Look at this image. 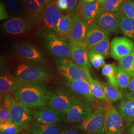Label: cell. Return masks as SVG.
<instances>
[{
    "instance_id": "11",
    "label": "cell",
    "mask_w": 134,
    "mask_h": 134,
    "mask_svg": "<svg viewBox=\"0 0 134 134\" xmlns=\"http://www.w3.org/2000/svg\"><path fill=\"white\" fill-rule=\"evenodd\" d=\"M92 112L90 102L79 98L64 114L65 121L77 124L86 119Z\"/></svg>"
},
{
    "instance_id": "19",
    "label": "cell",
    "mask_w": 134,
    "mask_h": 134,
    "mask_svg": "<svg viewBox=\"0 0 134 134\" xmlns=\"http://www.w3.org/2000/svg\"><path fill=\"white\" fill-rule=\"evenodd\" d=\"M117 110L127 123L134 122V96L128 92H124L117 106Z\"/></svg>"
},
{
    "instance_id": "47",
    "label": "cell",
    "mask_w": 134,
    "mask_h": 134,
    "mask_svg": "<svg viewBox=\"0 0 134 134\" xmlns=\"http://www.w3.org/2000/svg\"><path fill=\"white\" fill-rule=\"evenodd\" d=\"M96 0H80V3H79V10H80V8H81L82 5H85L86 3H91L92 2H94Z\"/></svg>"
},
{
    "instance_id": "48",
    "label": "cell",
    "mask_w": 134,
    "mask_h": 134,
    "mask_svg": "<svg viewBox=\"0 0 134 134\" xmlns=\"http://www.w3.org/2000/svg\"><path fill=\"white\" fill-rule=\"evenodd\" d=\"M98 2V3H99V4L101 5H102L104 3V2L106 0H97Z\"/></svg>"
},
{
    "instance_id": "22",
    "label": "cell",
    "mask_w": 134,
    "mask_h": 134,
    "mask_svg": "<svg viewBox=\"0 0 134 134\" xmlns=\"http://www.w3.org/2000/svg\"><path fill=\"white\" fill-rule=\"evenodd\" d=\"M26 133L30 134H61L62 130L55 125L46 124L32 120L25 128Z\"/></svg>"
},
{
    "instance_id": "39",
    "label": "cell",
    "mask_w": 134,
    "mask_h": 134,
    "mask_svg": "<svg viewBox=\"0 0 134 134\" xmlns=\"http://www.w3.org/2000/svg\"><path fill=\"white\" fill-rule=\"evenodd\" d=\"M21 129L13 124L10 127L1 130V134H18L20 131Z\"/></svg>"
},
{
    "instance_id": "12",
    "label": "cell",
    "mask_w": 134,
    "mask_h": 134,
    "mask_svg": "<svg viewBox=\"0 0 134 134\" xmlns=\"http://www.w3.org/2000/svg\"><path fill=\"white\" fill-rule=\"evenodd\" d=\"M77 98L68 91L57 90L52 93L46 106L64 115Z\"/></svg>"
},
{
    "instance_id": "10",
    "label": "cell",
    "mask_w": 134,
    "mask_h": 134,
    "mask_svg": "<svg viewBox=\"0 0 134 134\" xmlns=\"http://www.w3.org/2000/svg\"><path fill=\"white\" fill-rule=\"evenodd\" d=\"M121 13L112 12L100 7L94 23L105 30L109 34L119 33L121 29Z\"/></svg>"
},
{
    "instance_id": "42",
    "label": "cell",
    "mask_w": 134,
    "mask_h": 134,
    "mask_svg": "<svg viewBox=\"0 0 134 134\" xmlns=\"http://www.w3.org/2000/svg\"><path fill=\"white\" fill-rule=\"evenodd\" d=\"M58 8L62 12H66L68 10V2L67 0H55Z\"/></svg>"
},
{
    "instance_id": "27",
    "label": "cell",
    "mask_w": 134,
    "mask_h": 134,
    "mask_svg": "<svg viewBox=\"0 0 134 134\" xmlns=\"http://www.w3.org/2000/svg\"><path fill=\"white\" fill-rule=\"evenodd\" d=\"M99 82L108 100L112 103L121 99L123 96V93L118 87L113 86L109 83L100 81Z\"/></svg>"
},
{
    "instance_id": "9",
    "label": "cell",
    "mask_w": 134,
    "mask_h": 134,
    "mask_svg": "<svg viewBox=\"0 0 134 134\" xmlns=\"http://www.w3.org/2000/svg\"><path fill=\"white\" fill-rule=\"evenodd\" d=\"M124 119L110 101H106L105 134H123L125 130Z\"/></svg>"
},
{
    "instance_id": "41",
    "label": "cell",
    "mask_w": 134,
    "mask_h": 134,
    "mask_svg": "<svg viewBox=\"0 0 134 134\" xmlns=\"http://www.w3.org/2000/svg\"><path fill=\"white\" fill-rule=\"evenodd\" d=\"M82 132L76 126L68 127L62 130L61 134H81Z\"/></svg>"
},
{
    "instance_id": "36",
    "label": "cell",
    "mask_w": 134,
    "mask_h": 134,
    "mask_svg": "<svg viewBox=\"0 0 134 134\" xmlns=\"http://www.w3.org/2000/svg\"><path fill=\"white\" fill-rule=\"evenodd\" d=\"M121 10L125 16L134 20V0H126L121 7Z\"/></svg>"
},
{
    "instance_id": "46",
    "label": "cell",
    "mask_w": 134,
    "mask_h": 134,
    "mask_svg": "<svg viewBox=\"0 0 134 134\" xmlns=\"http://www.w3.org/2000/svg\"><path fill=\"white\" fill-rule=\"evenodd\" d=\"M128 89L130 91V93H131L134 96V77L131 78L129 86L128 87Z\"/></svg>"
},
{
    "instance_id": "8",
    "label": "cell",
    "mask_w": 134,
    "mask_h": 134,
    "mask_svg": "<svg viewBox=\"0 0 134 134\" xmlns=\"http://www.w3.org/2000/svg\"><path fill=\"white\" fill-rule=\"evenodd\" d=\"M58 70L67 80H84L88 81L90 71L80 66L70 59L59 60L56 62Z\"/></svg>"
},
{
    "instance_id": "17",
    "label": "cell",
    "mask_w": 134,
    "mask_h": 134,
    "mask_svg": "<svg viewBox=\"0 0 134 134\" xmlns=\"http://www.w3.org/2000/svg\"><path fill=\"white\" fill-rule=\"evenodd\" d=\"M109 34L95 23L88 24L86 34L82 42L87 47L89 50L98 43L105 39L109 38Z\"/></svg>"
},
{
    "instance_id": "43",
    "label": "cell",
    "mask_w": 134,
    "mask_h": 134,
    "mask_svg": "<svg viewBox=\"0 0 134 134\" xmlns=\"http://www.w3.org/2000/svg\"><path fill=\"white\" fill-rule=\"evenodd\" d=\"M13 122L12 121H7L0 123V130H3L10 127L11 125L13 124Z\"/></svg>"
},
{
    "instance_id": "35",
    "label": "cell",
    "mask_w": 134,
    "mask_h": 134,
    "mask_svg": "<svg viewBox=\"0 0 134 134\" xmlns=\"http://www.w3.org/2000/svg\"><path fill=\"white\" fill-rule=\"evenodd\" d=\"M89 60L91 65L96 69L103 68L105 65V57L97 53L89 52Z\"/></svg>"
},
{
    "instance_id": "5",
    "label": "cell",
    "mask_w": 134,
    "mask_h": 134,
    "mask_svg": "<svg viewBox=\"0 0 134 134\" xmlns=\"http://www.w3.org/2000/svg\"><path fill=\"white\" fill-rule=\"evenodd\" d=\"M45 47L49 53L59 60L71 58L69 44L53 33H43Z\"/></svg>"
},
{
    "instance_id": "32",
    "label": "cell",
    "mask_w": 134,
    "mask_h": 134,
    "mask_svg": "<svg viewBox=\"0 0 134 134\" xmlns=\"http://www.w3.org/2000/svg\"><path fill=\"white\" fill-rule=\"evenodd\" d=\"M110 43L109 38L105 39L93 46L90 52L97 53L105 58H108L110 55Z\"/></svg>"
},
{
    "instance_id": "4",
    "label": "cell",
    "mask_w": 134,
    "mask_h": 134,
    "mask_svg": "<svg viewBox=\"0 0 134 134\" xmlns=\"http://www.w3.org/2000/svg\"><path fill=\"white\" fill-rule=\"evenodd\" d=\"M105 113L106 103L97 106L91 115L75 126L86 134H104Z\"/></svg>"
},
{
    "instance_id": "6",
    "label": "cell",
    "mask_w": 134,
    "mask_h": 134,
    "mask_svg": "<svg viewBox=\"0 0 134 134\" xmlns=\"http://www.w3.org/2000/svg\"><path fill=\"white\" fill-rule=\"evenodd\" d=\"M14 53L22 61L35 63L46 62L44 53L33 43L21 41L15 43L14 46Z\"/></svg>"
},
{
    "instance_id": "1",
    "label": "cell",
    "mask_w": 134,
    "mask_h": 134,
    "mask_svg": "<svg viewBox=\"0 0 134 134\" xmlns=\"http://www.w3.org/2000/svg\"><path fill=\"white\" fill-rule=\"evenodd\" d=\"M43 84L19 85L14 93V98L29 108L45 106L52 93Z\"/></svg>"
},
{
    "instance_id": "24",
    "label": "cell",
    "mask_w": 134,
    "mask_h": 134,
    "mask_svg": "<svg viewBox=\"0 0 134 134\" xmlns=\"http://www.w3.org/2000/svg\"><path fill=\"white\" fill-rule=\"evenodd\" d=\"M100 5L98 2L96 0L94 2L86 3L81 6L79 11L87 24H91L94 22L100 8Z\"/></svg>"
},
{
    "instance_id": "15",
    "label": "cell",
    "mask_w": 134,
    "mask_h": 134,
    "mask_svg": "<svg viewBox=\"0 0 134 134\" xmlns=\"http://www.w3.org/2000/svg\"><path fill=\"white\" fill-rule=\"evenodd\" d=\"M71 59L77 65L90 71L91 64L89 60L90 50L82 42L74 41L69 44Z\"/></svg>"
},
{
    "instance_id": "31",
    "label": "cell",
    "mask_w": 134,
    "mask_h": 134,
    "mask_svg": "<svg viewBox=\"0 0 134 134\" xmlns=\"http://www.w3.org/2000/svg\"><path fill=\"white\" fill-rule=\"evenodd\" d=\"M117 82L121 90L124 91L128 88L131 80V77L120 66L117 67L116 74Z\"/></svg>"
},
{
    "instance_id": "14",
    "label": "cell",
    "mask_w": 134,
    "mask_h": 134,
    "mask_svg": "<svg viewBox=\"0 0 134 134\" xmlns=\"http://www.w3.org/2000/svg\"><path fill=\"white\" fill-rule=\"evenodd\" d=\"M134 51V43L126 37H116L110 43V56L119 61Z\"/></svg>"
},
{
    "instance_id": "49",
    "label": "cell",
    "mask_w": 134,
    "mask_h": 134,
    "mask_svg": "<svg viewBox=\"0 0 134 134\" xmlns=\"http://www.w3.org/2000/svg\"><path fill=\"white\" fill-rule=\"evenodd\" d=\"M24 134H29V133H24Z\"/></svg>"
},
{
    "instance_id": "2",
    "label": "cell",
    "mask_w": 134,
    "mask_h": 134,
    "mask_svg": "<svg viewBox=\"0 0 134 134\" xmlns=\"http://www.w3.org/2000/svg\"><path fill=\"white\" fill-rule=\"evenodd\" d=\"M37 63L22 61L16 66L14 75L19 85L43 83L50 79V74Z\"/></svg>"
},
{
    "instance_id": "3",
    "label": "cell",
    "mask_w": 134,
    "mask_h": 134,
    "mask_svg": "<svg viewBox=\"0 0 134 134\" xmlns=\"http://www.w3.org/2000/svg\"><path fill=\"white\" fill-rule=\"evenodd\" d=\"M2 104L9 108L13 123L21 129L25 128L33 120L30 108L9 94H5Z\"/></svg>"
},
{
    "instance_id": "18",
    "label": "cell",
    "mask_w": 134,
    "mask_h": 134,
    "mask_svg": "<svg viewBox=\"0 0 134 134\" xmlns=\"http://www.w3.org/2000/svg\"><path fill=\"white\" fill-rule=\"evenodd\" d=\"M24 10L25 18L40 28V19L43 10L37 0H20Z\"/></svg>"
},
{
    "instance_id": "38",
    "label": "cell",
    "mask_w": 134,
    "mask_h": 134,
    "mask_svg": "<svg viewBox=\"0 0 134 134\" xmlns=\"http://www.w3.org/2000/svg\"><path fill=\"white\" fill-rule=\"evenodd\" d=\"M7 121H13L10 111L9 107L1 103L0 108V123Z\"/></svg>"
},
{
    "instance_id": "29",
    "label": "cell",
    "mask_w": 134,
    "mask_h": 134,
    "mask_svg": "<svg viewBox=\"0 0 134 134\" xmlns=\"http://www.w3.org/2000/svg\"><path fill=\"white\" fill-rule=\"evenodd\" d=\"M117 70V67L114 64H107L102 68V73L109 84L118 87L116 79Z\"/></svg>"
},
{
    "instance_id": "30",
    "label": "cell",
    "mask_w": 134,
    "mask_h": 134,
    "mask_svg": "<svg viewBox=\"0 0 134 134\" xmlns=\"http://www.w3.org/2000/svg\"><path fill=\"white\" fill-rule=\"evenodd\" d=\"M88 82L91 86V92L96 99L102 100H108L99 81L94 80L91 75L89 77Z\"/></svg>"
},
{
    "instance_id": "40",
    "label": "cell",
    "mask_w": 134,
    "mask_h": 134,
    "mask_svg": "<svg viewBox=\"0 0 134 134\" xmlns=\"http://www.w3.org/2000/svg\"><path fill=\"white\" fill-rule=\"evenodd\" d=\"M10 17L7 7L3 3H0V20L9 19Z\"/></svg>"
},
{
    "instance_id": "16",
    "label": "cell",
    "mask_w": 134,
    "mask_h": 134,
    "mask_svg": "<svg viewBox=\"0 0 134 134\" xmlns=\"http://www.w3.org/2000/svg\"><path fill=\"white\" fill-rule=\"evenodd\" d=\"M35 120L46 124L55 125L65 121L64 115L48 107L36 108L32 111Z\"/></svg>"
},
{
    "instance_id": "37",
    "label": "cell",
    "mask_w": 134,
    "mask_h": 134,
    "mask_svg": "<svg viewBox=\"0 0 134 134\" xmlns=\"http://www.w3.org/2000/svg\"><path fill=\"white\" fill-rule=\"evenodd\" d=\"M68 2V10L66 14L75 16L79 11V6L80 0H67Z\"/></svg>"
},
{
    "instance_id": "13",
    "label": "cell",
    "mask_w": 134,
    "mask_h": 134,
    "mask_svg": "<svg viewBox=\"0 0 134 134\" xmlns=\"http://www.w3.org/2000/svg\"><path fill=\"white\" fill-rule=\"evenodd\" d=\"M62 15V11L58 8L55 1H54L43 10L40 19V28L44 33L54 34L58 23Z\"/></svg>"
},
{
    "instance_id": "45",
    "label": "cell",
    "mask_w": 134,
    "mask_h": 134,
    "mask_svg": "<svg viewBox=\"0 0 134 134\" xmlns=\"http://www.w3.org/2000/svg\"><path fill=\"white\" fill-rule=\"evenodd\" d=\"M127 134H134V122L127 123Z\"/></svg>"
},
{
    "instance_id": "7",
    "label": "cell",
    "mask_w": 134,
    "mask_h": 134,
    "mask_svg": "<svg viewBox=\"0 0 134 134\" xmlns=\"http://www.w3.org/2000/svg\"><path fill=\"white\" fill-rule=\"evenodd\" d=\"M2 29L8 34L19 36L32 34L39 28L26 18H12L4 23Z\"/></svg>"
},
{
    "instance_id": "33",
    "label": "cell",
    "mask_w": 134,
    "mask_h": 134,
    "mask_svg": "<svg viewBox=\"0 0 134 134\" xmlns=\"http://www.w3.org/2000/svg\"><path fill=\"white\" fill-rule=\"evenodd\" d=\"M118 66L127 72L131 77H134V51L121 60Z\"/></svg>"
},
{
    "instance_id": "21",
    "label": "cell",
    "mask_w": 134,
    "mask_h": 134,
    "mask_svg": "<svg viewBox=\"0 0 134 134\" xmlns=\"http://www.w3.org/2000/svg\"><path fill=\"white\" fill-rule=\"evenodd\" d=\"M88 24L83 19L80 11L74 17L72 32L67 36L71 42H82L86 34Z\"/></svg>"
},
{
    "instance_id": "23",
    "label": "cell",
    "mask_w": 134,
    "mask_h": 134,
    "mask_svg": "<svg viewBox=\"0 0 134 134\" xmlns=\"http://www.w3.org/2000/svg\"><path fill=\"white\" fill-rule=\"evenodd\" d=\"M19 86V83L14 75L7 70L1 72L0 77V91L1 94H14Z\"/></svg>"
},
{
    "instance_id": "25",
    "label": "cell",
    "mask_w": 134,
    "mask_h": 134,
    "mask_svg": "<svg viewBox=\"0 0 134 134\" xmlns=\"http://www.w3.org/2000/svg\"><path fill=\"white\" fill-rule=\"evenodd\" d=\"M74 26V16L70 14L63 15L58 23L56 32L62 36H68L72 32Z\"/></svg>"
},
{
    "instance_id": "28",
    "label": "cell",
    "mask_w": 134,
    "mask_h": 134,
    "mask_svg": "<svg viewBox=\"0 0 134 134\" xmlns=\"http://www.w3.org/2000/svg\"><path fill=\"white\" fill-rule=\"evenodd\" d=\"M121 29L125 35L134 41V20L130 19L121 13Z\"/></svg>"
},
{
    "instance_id": "44",
    "label": "cell",
    "mask_w": 134,
    "mask_h": 134,
    "mask_svg": "<svg viewBox=\"0 0 134 134\" xmlns=\"http://www.w3.org/2000/svg\"><path fill=\"white\" fill-rule=\"evenodd\" d=\"M38 1L39 4L41 5V8L42 10H44L45 8L47 5L50 4L52 2L55 1V0H37Z\"/></svg>"
},
{
    "instance_id": "26",
    "label": "cell",
    "mask_w": 134,
    "mask_h": 134,
    "mask_svg": "<svg viewBox=\"0 0 134 134\" xmlns=\"http://www.w3.org/2000/svg\"><path fill=\"white\" fill-rule=\"evenodd\" d=\"M5 4L10 18H25L24 10L20 0H5Z\"/></svg>"
},
{
    "instance_id": "34",
    "label": "cell",
    "mask_w": 134,
    "mask_h": 134,
    "mask_svg": "<svg viewBox=\"0 0 134 134\" xmlns=\"http://www.w3.org/2000/svg\"><path fill=\"white\" fill-rule=\"evenodd\" d=\"M126 0H106L102 7L109 12H120L121 7Z\"/></svg>"
},
{
    "instance_id": "20",
    "label": "cell",
    "mask_w": 134,
    "mask_h": 134,
    "mask_svg": "<svg viewBox=\"0 0 134 134\" xmlns=\"http://www.w3.org/2000/svg\"><path fill=\"white\" fill-rule=\"evenodd\" d=\"M67 85L77 95L90 102H93L96 98L91 92L88 81L84 80H67Z\"/></svg>"
}]
</instances>
